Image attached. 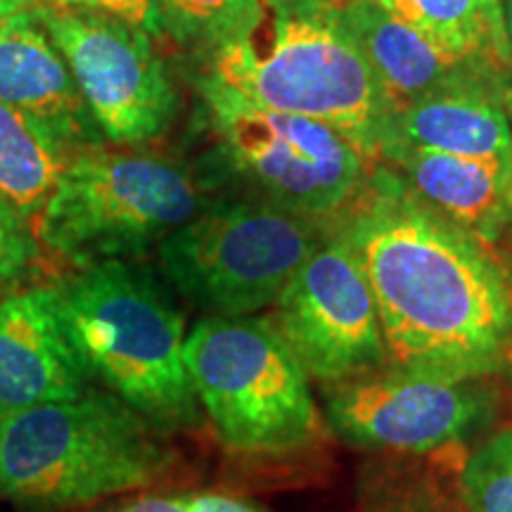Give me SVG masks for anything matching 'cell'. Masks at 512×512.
<instances>
[{
    "mask_svg": "<svg viewBox=\"0 0 512 512\" xmlns=\"http://www.w3.org/2000/svg\"><path fill=\"white\" fill-rule=\"evenodd\" d=\"M273 3H309V0H273Z\"/></svg>",
    "mask_w": 512,
    "mask_h": 512,
    "instance_id": "26",
    "label": "cell"
},
{
    "mask_svg": "<svg viewBox=\"0 0 512 512\" xmlns=\"http://www.w3.org/2000/svg\"><path fill=\"white\" fill-rule=\"evenodd\" d=\"M38 22L67 60L102 138L145 145L178 114V91L147 31L93 10L41 5Z\"/></svg>",
    "mask_w": 512,
    "mask_h": 512,
    "instance_id": "9",
    "label": "cell"
},
{
    "mask_svg": "<svg viewBox=\"0 0 512 512\" xmlns=\"http://www.w3.org/2000/svg\"><path fill=\"white\" fill-rule=\"evenodd\" d=\"M204 74L266 110L323 121L377 157L392 107L335 0H266L245 36L209 53Z\"/></svg>",
    "mask_w": 512,
    "mask_h": 512,
    "instance_id": "2",
    "label": "cell"
},
{
    "mask_svg": "<svg viewBox=\"0 0 512 512\" xmlns=\"http://www.w3.org/2000/svg\"><path fill=\"white\" fill-rule=\"evenodd\" d=\"M349 207L337 233L373 290L389 363L467 380L494 370L512 337V287L482 240L392 171H375Z\"/></svg>",
    "mask_w": 512,
    "mask_h": 512,
    "instance_id": "1",
    "label": "cell"
},
{
    "mask_svg": "<svg viewBox=\"0 0 512 512\" xmlns=\"http://www.w3.org/2000/svg\"><path fill=\"white\" fill-rule=\"evenodd\" d=\"M463 498L470 512H512V430L496 432L472 453Z\"/></svg>",
    "mask_w": 512,
    "mask_h": 512,
    "instance_id": "20",
    "label": "cell"
},
{
    "mask_svg": "<svg viewBox=\"0 0 512 512\" xmlns=\"http://www.w3.org/2000/svg\"><path fill=\"white\" fill-rule=\"evenodd\" d=\"M95 387L64 323L55 287L31 285L0 302V420Z\"/></svg>",
    "mask_w": 512,
    "mask_h": 512,
    "instance_id": "13",
    "label": "cell"
},
{
    "mask_svg": "<svg viewBox=\"0 0 512 512\" xmlns=\"http://www.w3.org/2000/svg\"><path fill=\"white\" fill-rule=\"evenodd\" d=\"M164 34L209 53L245 36L259 22L266 0H157Z\"/></svg>",
    "mask_w": 512,
    "mask_h": 512,
    "instance_id": "19",
    "label": "cell"
},
{
    "mask_svg": "<svg viewBox=\"0 0 512 512\" xmlns=\"http://www.w3.org/2000/svg\"><path fill=\"white\" fill-rule=\"evenodd\" d=\"M384 147L472 159H512V126L505 95L456 91L422 98L389 112L380 131Z\"/></svg>",
    "mask_w": 512,
    "mask_h": 512,
    "instance_id": "16",
    "label": "cell"
},
{
    "mask_svg": "<svg viewBox=\"0 0 512 512\" xmlns=\"http://www.w3.org/2000/svg\"><path fill=\"white\" fill-rule=\"evenodd\" d=\"M316 223L264 200L207 207L157 247L159 268L195 309L252 316L275 306L323 242Z\"/></svg>",
    "mask_w": 512,
    "mask_h": 512,
    "instance_id": "7",
    "label": "cell"
},
{
    "mask_svg": "<svg viewBox=\"0 0 512 512\" xmlns=\"http://www.w3.org/2000/svg\"><path fill=\"white\" fill-rule=\"evenodd\" d=\"M271 323L316 380L337 384L389 363L373 290L337 230L294 273Z\"/></svg>",
    "mask_w": 512,
    "mask_h": 512,
    "instance_id": "10",
    "label": "cell"
},
{
    "mask_svg": "<svg viewBox=\"0 0 512 512\" xmlns=\"http://www.w3.org/2000/svg\"><path fill=\"white\" fill-rule=\"evenodd\" d=\"M197 91L233 169L259 200L320 221L366 185L368 155L323 121L254 105L202 74Z\"/></svg>",
    "mask_w": 512,
    "mask_h": 512,
    "instance_id": "8",
    "label": "cell"
},
{
    "mask_svg": "<svg viewBox=\"0 0 512 512\" xmlns=\"http://www.w3.org/2000/svg\"><path fill=\"white\" fill-rule=\"evenodd\" d=\"M53 287L98 387L162 434L200 422L183 313L155 275L128 261H100L74 268Z\"/></svg>",
    "mask_w": 512,
    "mask_h": 512,
    "instance_id": "4",
    "label": "cell"
},
{
    "mask_svg": "<svg viewBox=\"0 0 512 512\" xmlns=\"http://www.w3.org/2000/svg\"><path fill=\"white\" fill-rule=\"evenodd\" d=\"M202 209V188L176 159L95 147L64 166L34 233L43 249L81 268L150 252Z\"/></svg>",
    "mask_w": 512,
    "mask_h": 512,
    "instance_id": "5",
    "label": "cell"
},
{
    "mask_svg": "<svg viewBox=\"0 0 512 512\" xmlns=\"http://www.w3.org/2000/svg\"><path fill=\"white\" fill-rule=\"evenodd\" d=\"M50 5L102 12V15L126 19L150 36H164L162 12H159L157 0H50Z\"/></svg>",
    "mask_w": 512,
    "mask_h": 512,
    "instance_id": "23",
    "label": "cell"
},
{
    "mask_svg": "<svg viewBox=\"0 0 512 512\" xmlns=\"http://www.w3.org/2000/svg\"><path fill=\"white\" fill-rule=\"evenodd\" d=\"M503 27H505V36H508V43L512 50V0H503Z\"/></svg>",
    "mask_w": 512,
    "mask_h": 512,
    "instance_id": "25",
    "label": "cell"
},
{
    "mask_svg": "<svg viewBox=\"0 0 512 512\" xmlns=\"http://www.w3.org/2000/svg\"><path fill=\"white\" fill-rule=\"evenodd\" d=\"M41 5H50V0H0V19L19 15V12H34Z\"/></svg>",
    "mask_w": 512,
    "mask_h": 512,
    "instance_id": "24",
    "label": "cell"
},
{
    "mask_svg": "<svg viewBox=\"0 0 512 512\" xmlns=\"http://www.w3.org/2000/svg\"><path fill=\"white\" fill-rule=\"evenodd\" d=\"M72 159L24 114L0 102V197L24 219L36 221Z\"/></svg>",
    "mask_w": 512,
    "mask_h": 512,
    "instance_id": "18",
    "label": "cell"
},
{
    "mask_svg": "<svg viewBox=\"0 0 512 512\" xmlns=\"http://www.w3.org/2000/svg\"><path fill=\"white\" fill-rule=\"evenodd\" d=\"M484 396L467 377L375 370L332 384L330 425L349 444L427 453L453 444L482 418Z\"/></svg>",
    "mask_w": 512,
    "mask_h": 512,
    "instance_id": "11",
    "label": "cell"
},
{
    "mask_svg": "<svg viewBox=\"0 0 512 512\" xmlns=\"http://www.w3.org/2000/svg\"><path fill=\"white\" fill-rule=\"evenodd\" d=\"M164 434L107 389L43 403L0 420V494L60 512L140 491L166 477Z\"/></svg>",
    "mask_w": 512,
    "mask_h": 512,
    "instance_id": "3",
    "label": "cell"
},
{
    "mask_svg": "<svg viewBox=\"0 0 512 512\" xmlns=\"http://www.w3.org/2000/svg\"><path fill=\"white\" fill-rule=\"evenodd\" d=\"M0 102L72 157L105 143L72 69L34 12L0 19Z\"/></svg>",
    "mask_w": 512,
    "mask_h": 512,
    "instance_id": "14",
    "label": "cell"
},
{
    "mask_svg": "<svg viewBox=\"0 0 512 512\" xmlns=\"http://www.w3.org/2000/svg\"><path fill=\"white\" fill-rule=\"evenodd\" d=\"M422 204L477 240H494L512 221V159H472L384 147L380 152Z\"/></svg>",
    "mask_w": 512,
    "mask_h": 512,
    "instance_id": "15",
    "label": "cell"
},
{
    "mask_svg": "<svg viewBox=\"0 0 512 512\" xmlns=\"http://www.w3.org/2000/svg\"><path fill=\"white\" fill-rule=\"evenodd\" d=\"M339 17L366 55L389 107L456 91L505 95L512 67L475 55H458L389 15L377 0H335Z\"/></svg>",
    "mask_w": 512,
    "mask_h": 512,
    "instance_id": "12",
    "label": "cell"
},
{
    "mask_svg": "<svg viewBox=\"0 0 512 512\" xmlns=\"http://www.w3.org/2000/svg\"><path fill=\"white\" fill-rule=\"evenodd\" d=\"M389 15L458 55L512 67L503 27V0H377Z\"/></svg>",
    "mask_w": 512,
    "mask_h": 512,
    "instance_id": "17",
    "label": "cell"
},
{
    "mask_svg": "<svg viewBox=\"0 0 512 512\" xmlns=\"http://www.w3.org/2000/svg\"><path fill=\"white\" fill-rule=\"evenodd\" d=\"M95 512H266L240 498L202 491V494H145Z\"/></svg>",
    "mask_w": 512,
    "mask_h": 512,
    "instance_id": "22",
    "label": "cell"
},
{
    "mask_svg": "<svg viewBox=\"0 0 512 512\" xmlns=\"http://www.w3.org/2000/svg\"><path fill=\"white\" fill-rule=\"evenodd\" d=\"M185 361L197 401L230 451L280 456L320 434L309 375L271 318H204L185 337Z\"/></svg>",
    "mask_w": 512,
    "mask_h": 512,
    "instance_id": "6",
    "label": "cell"
},
{
    "mask_svg": "<svg viewBox=\"0 0 512 512\" xmlns=\"http://www.w3.org/2000/svg\"><path fill=\"white\" fill-rule=\"evenodd\" d=\"M38 256L41 245L36 240L34 223L0 197V302L19 290L17 285L34 271Z\"/></svg>",
    "mask_w": 512,
    "mask_h": 512,
    "instance_id": "21",
    "label": "cell"
}]
</instances>
